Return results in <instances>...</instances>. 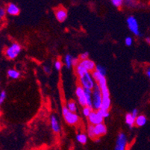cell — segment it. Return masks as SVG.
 Segmentation results:
<instances>
[{
    "label": "cell",
    "instance_id": "1",
    "mask_svg": "<svg viewBox=\"0 0 150 150\" xmlns=\"http://www.w3.org/2000/svg\"><path fill=\"white\" fill-rule=\"evenodd\" d=\"M93 92V109L95 110H98L102 108V94L101 91V88L99 84H96Z\"/></svg>",
    "mask_w": 150,
    "mask_h": 150
},
{
    "label": "cell",
    "instance_id": "2",
    "mask_svg": "<svg viewBox=\"0 0 150 150\" xmlns=\"http://www.w3.org/2000/svg\"><path fill=\"white\" fill-rule=\"evenodd\" d=\"M80 85H81L84 89L93 90L96 85V82L93 77L92 73L88 72L82 76L79 77Z\"/></svg>",
    "mask_w": 150,
    "mask_h": 150
},
{
    "label": "cell",
    "instance_id": "3",
    "mask_svg": "<svg viewBox=\"0 0 150 150\" xmlns=\"http://www.w3.org/2000/svg\"><path fill=\"white\" fill-rule=\"evenodd\" d=\"M62 114L64 120L69 125H73L79 122V117L76 114V112H72L67 106L62 108Z\"/></svg>",
    "mask_w": 150,
    "mask_h": 150
},
{
    "label": "cell",
    "instance_id": "4",
    "mask_svg": "<svg viewBox=\"0 0 150 150\" xmlns=\"http://www.w3.org/2000/svg\"><path fill=\"white\" fill-rule=\"evenodd\" d=\"M21 52V46L17 43H13L5 50V55L8 59H15Z\"/></svg>",
    "mask_w": 150,
    "mask_h": 150
},
{
    "label": "cell",
    "instance_id": "5",
    "mask_svg": "<svg viewBox=\"0 0 150 150\" xmlns=\"http://www.w3.org/2000/svg\"><path fill=\"white\" fill-rule=\"evenodd\" d=\"M126 23H127L129 29L132 31L134 35H136V36H140L138 23H137V20L135 17H132V16L129 17L127 18V20H126Z\"/></svg>",
    "mask_w": 150,
    "mask_h": 150
},
{
    "label": "cell",
    "instance_id": "6",
    "mask_svg": "<svg viewBox=\"0 0 150 150\" xmlns=\"http://www.w3.org/2000/svg\"><path fill=\"white\" fill-rule=\"evenodd\" d=\"M128 144L127 137L124 133H120L117 136L116 141L115 149L116 150H125L126 149Z\"/></svg>",
    "mask_w": 150,
    "mask_h": 150
},
{
    "label": "cell",
    "instance_id": "7",
    "mask_svg": "<svg viewBox=\"0 0 150 150\" xmlns=\"http://www.w3.org/2000/svg\"><path fill=\"white\" fill-rule=\"evenodd\" d=\"M76 95L80 105L84 107L87 105V100L85 96V89L81 85H79L76 89Z\"/></svg>",
    "mask_w": 150,
    "mask_h": 150
},
{
    "label": "cell",
    "instance_id": "8",
    "mask_svg": "<svg viewBox=\"0 0 150 150\" xmlns=\"http://www.w3.org/2000/svg\"><path fill=\"white\" fill-rule=\"evenodd\" d=\"M88 118L89 123L92 124V125H96V124L102 123V122H103V120H104V117H102L99 114L97 110H93V111L88 116Z\"/></svg>",
    "mask_w": 150,
    "mask_h": 150
},
{
    "label": "cell",
    "instance_id": "9",
    "mask_svg": "<svg viewBox=\"0 0 150 150\" xmlns=\"http://www.w3.org/2000/svg\"><path fill=\"white\" fill-rule=\"evenodd\" d=\"M92 75L94 80L96 81V84H99V87L107 85V80H106L105 75H102L101 73H98L96 70H94L93 72H92Z\"/></svg>",
    "mask_w": 150,
    "mask_h": 150
},
{
    "label": "cell",
    "instance_id": "10",
    "mask_svg": "<svg viewBox=\"0 0 150 150\" xmlns=\"http://www.w3.org/2000/svg\"><path fill=\"white\" fill-rule=\"evenodd\" d=\"M79 64H81L83 67H84L87 69L88 72H91V73L93 72L96 69V64L89 58H87V59L84 60H80Z\"/></svg>",
    "mask_w": 150,
    "mask_h": 150
},
{
    "label": "cell",
    "instance_id": "11",
    "mask_svg": "<svg viewBox=\"0 0 150 150\" xmlns=\"http://www.w3.org/2000/svg\"><path fill=\"white\" fill-rule=\"evenodd\" d=\"M94 132L96 134V136L97 137H100L101 136L105 135L107 133V128L106 125L103 122L102 123L94 125Z\"/></svg>",
    "mask_w": 150,
    "mask_h": 150
},
{
    "label": "cell",
    "instance_id": "12",
    "mask_svg": "<svg viewBox=\"0 0 150 150\" xmlns=\"http://www.w3.org/2000/svg\"><path fill=\"white\" fill-rule=\"evenodd\" d=\"M55 17L58 21L63 23L67 18V11L64 8H58L55 11Z\"/></svg>",
    "mask_w": 150,
    "mask_h": 150
},
{
    "label": "cell",
    "instance_id": "13",
    "mask_svg": "<svg viewBox=\"0 0 150 150\" xmlns=\"http://www.w3.org/2000/svg\"><path fill=\"white\" fill-rule=\"evenodd\" d=\"M6 11L11 16H17L20 13V9L17 5L13 3H10L7 6Z\"/></svg>",
    "mask_w": 150,
    "mask_h": 150
},
{
    "label": "cell",
    "instance_id": "14",
    "mask_svg": "<svg viewBox=\"0 0 150 150\" xmlns=\"http://www.w3.org/2000/svg\"><path fill=\"white\" fill-rule=\"evenodd\" d=\"M50 123H51V128L54 133H60L61 132V126L58 122V119L54 115H52L50 117Z\"/></svg>",
    "mask_w": 150,
    "mask_h": 150
},
{
    "label": "cell",
    "instance_id": "15",
    "mask_svg": "<svg viewBox=\"0 0 150 150\" xmlns=\"http://www.w3.org/2000/svg\"><path fill=\"white\" fill-rule=\"evenodd\" d=\"M136 117H134L132 113H129L125 115V123L127 124L130 128H132L135 125Z\"/></svg>",
    "mask_w": 150,
    "mask_h": 150
},
{
    "label": "cell",
    "instance_id": "16",
    "mask_svg": "<svg viewBox=\"0 0 150 150\" xmlns=\"http://www.w3.org/2000/svg\"><path fill=\"white\" fill-rule=\"evenodd\" d=\"M75 69H76V75H77L79 78L82 76L83 75H84L86 73H88V71L87 70V69H86L84 67H83L81 64H79V63L75 67Z\"/></svg>",
    "mask_w": 150,
    "mask_h": 150
},
{
    "label": "cell",
    "instance_id": "17",
    "mask_svg": "<svg viewBox=\"0 0 150 150\" xmlns=\"http://www.w3.org/2000/svg\"><path fill=\"white\" fill-rule=\"evenodd\" d=\"M147 122L146 117L144 115H138L136 117L135 120V125L137 127H142L146 125Z\"/></svg>",
    "mask_w": 150,
    "mask_h": 150
},
{
    "label": "cell",
    "instance_id": "18",
    "mask_svg": "<svg viewBox=\"0 0 150 150\" xmlns=\"http://www.w3.org/2000/svg\"><path fill=\"white\" fill-rule=\"evenodd\" d=\"M85 96L87 100V105L93 108V92L92 90L85 89Z\"/></svg>",
    "mask_w": 150,
    "mask_h": 150
},
{
    "label": "cell",
    "instance_id": "19",
    "mask_svg": "<svg viewBox=\"0 0 150 150\" xmlns=\"http://www.w3.org/2000/svg\"><path fill=\"white\" fill-rule=\"evenodd\" d=\"M110 105H111V101H110V97H102V108H101L105 109V110H108L110 108Z\"/></svg>",
    "mask_w": 150,
    "mask_h": 150
},
{
    "label": "cell",
    "instance_id": "20",
    "mask_svg": "<svg viewBox=\"0 0 150 150\" xmlns=\"http://www.w3.org/2000/svg\"><path fill=\"white\" fill-rule=\"evenodd\" d=\"M76 140L79 144L84 145L88 142V136L84 133H80L76 135Z\"/></svg>",
    "mask_w": 150,
    "mask_h": 150
},
{
    "label": "cell",
    "instance_id": "21",
    "mask_svg": "<svg viewBox=\"0 0 150 150\" xmlns=\"http://www.w3.org/2000/svg\"><path fill=\"white\" fill-rule=\"evenodd\" d=\"M88 137H90L92 140H96V138H98L96 136V134H95V132H94V125H92V124H90L88 127Z\"/></svg>",
    "mask_w": 150,
    "mask_h": 150
},
{
    "label": "cell",
    "instance_id": "22",
    "mask_svg": "<svg viewBox=\"0 0 150 150\" xmlns=\"http://www.w3.org/2000/svg\"><path fill=\"white\" fill-rule=\"evenodd\" d=\"M8 76L12 79H17L20 76V73L16 69H9L8 71Z\"/></svg>",
    "mask_w": 150,
    "mask_h": 150
},
{
    "label": "cell",
    "instance_id": "23",
    "mask_svg": "<svg viewBox=\"0 0 150 150\" xmlns=\"http://www.w3.org/2000/svg\"><path fill=\"white\" fill-rule=\"evenodd\" d=\"M73 58L70 54H67L64 58V64L67 68H70L73 67Z\"/></svg>",
    "mask_w": 150,
    "mask_h": 150
},
{
    "label": "cell",
    "instance_id": "24",
    "mask_svg": "<svg viewBox=\"0 0 150 150\" xmlns=\"http://www.w3.org/2000/svg\"><path fill=\"white\" fill-rule=\"evenodd\" d=\"M67 107L72 112H76L77 111V105H76V103L74 101H69V102H68L67 105Z\"/></svg>",
    "mask_w": 150,
    "mask_h": 150
},
{
    "label": "cell",
    "instance_id": "25",
    "mask_svg": "<svg viewBox=\"0 0 150 150\" xmlns=\"http://www.w3.org/2000/svg\"><path fill=\"white\" fill-rule=\"evenodd\" d=\"M101 91H102V97H110V91L107 85L100 87Z\"/></svg>",
    "mask_w": 150,
    "mask_h": 150
},
{
    "label": "cell",
    "instance_id": "26",
    "mask_svg": "<svg viewBox=\"0 0 150 150\" xmlns=\"http://www.w3.org/2000/svg\"><path fill=\"white\" fill-rule=\"evenodd\" d=\"M124 5L129 8H134L137 5V0H123Z\"/></svg>",
    "mask_w": 150,
    "mask_h": 150
},
{
    "label": "cell",
    "instance_id": "27",
    "mask_svg": "<svg viewBox=\"0 0 150 150\" xmlns=\"http://www.w3.org/2000/svg\"><path fill=\"white\" fill-rule=\"evenodd\" d=\"M93 110V109L91 107H89V106L88 105L84 106V107H83V110H82L83 114H84V117H88V116L91 114V113L92 112Z\"/></svg>",
    "mask_w": 150,
    "mask_h": 150
},
{
    "label": "cell",
    "instance_id": "28",
    "mask_svg": "<svg viewBox=\"0 0 150 150\" xmlns=\"http://www.w3.org/2000/svg\"><path fill=\"white\" fill-rule=\"evenodd\" d=\"M110 2L117 8H121L124 4L123 0H110Z\"/></svg>",
    "mask_w": 150,
    "mask_h": 150
},
{
    "label": "cell",
    "instance_id": "29",
    "mask_svg": "<svg viewBox=\"0 0 150 150\" xmlns=\"http://www.w3.org/2000/svg\"><path fill=\"white\" fill-rule=\"evenodd\" d=\"M99 114L102 116V117H104V118H106V117H109V110H105V109L103 108H100L99 110H97Z\"/></svg>",
    "mask_w": 150,
    "mask_h": 150
},
{
    "label": "cell",
    "instance_id": "30",
    "mask_svg": "<svg viewBox=\"0 0 150 150\" xmlns=\"http://www.w3.org/2000/svg\"><path fill=\"white\" fill-rule=\"evenodd\" d=\"M95 70L97 71L98 73H101V74L105 75V76L106 69H105V68L104 67H102V65H96V69H95Z\"/></svg>",
    "mask_w": 150,
    "mask_h": 150
},
{
    "label": "cell",
    "instance_id": "31",
    "mask_svg": "<svg viewBox=\"0 0 150 150\" xmlns=\"http://www.w3.org/2000/svg\"><path fill=\"white\" fill-rule=\"evenodd\" d=\"M54 66L56 70L60 71L61 69V68H62V62H61V61H59V60H57V61L54 62Z\"/></svg>",
    "mask_w": 150,
    "mask_h": 150
},
{
    "label": "cell",
    "instance_id": "32",
    "mask_svg": "<svg viewBox=\"0 0 150 150\" xmlns=\"http://www.w3.org/2000/svg\"><path fill=\"white\" fill-rule=\"evenodd\" d=\"M5 99H6V92L5 91H2L0 93V104H2Z\"/></svg>",
    "mask_w": 150,
    "mask_h": 150
},
{
    "label": "cell",
    "instance_id": "33",
    "mask_svg": "<svg viewBox=\"0 0 150 150\" xmlns=\"http://www.w3.org/2000/svg\"><path fill=\"white\" fill-rule=\"evenodd\" d=\"M125 43L127 46H131L133 43V40L131 37H127V38L125 39Z\"/></svg>",
    "mask_w": 150,
    "mask_h": 150
},
{
    "label": "cell",
    "instance_id": "34",
    "mask_svg": "<svg viewBox=\"0 0 150 150\" xmlns=\"http://www.w3.org/2000/svg\"><path fill=\"white\" fill-rule=\"evenodd\" d=\"M88 56H89V53H88V52H84V53H82V54H80L79 59L80 60L87 59V58H88Z\"/></svg>",
    "mask_w": 150,
    "mask_h": 150
},
{
    "label": "cell",
    "instance_id": "35",
    "mask_svg": "<svg viewBox=\"0 0 150 150\" xmlns=\"http://www.w3.org/2000/svg\"><path fill=\"white\" fill-rule=\"evenodd\" d=\"M6 10H5L4 8H1V9H0V17H1V18H3L5 16V14H6Z\"/></svg>",
    "mask_w": 150,
    "mask_h": 150
},
{
    "label": "cell",
    "instance_id": "36",
    "mask_svg": "<svg viewBox=\"0 0 150 150\" xmlns=\"http://www.w3.org/2000/svg\"><path fill=\"white\" fill-rule=\"evenodd\" d=\"M80 59L79 58H73V67H76V65L79 63Z\"/></svg>",
    "mask_w": 150,
    "mask_h": 150
},
{
    "label": "cell",
    "instance_id": "37",
    "mask_svg": "<svg viewBox=\"0 0 150 150\" xmlns=\"http://www.w3.org/2000/svg\"><path fill=\"white\" fill-rule=\"evenodd\" d=\"M43 69H44L45 73H46L47 74H50V73H51V69H50V68L48 66H44L43 67Z\"/></svg>",
    "mask_w": 150,
    "mask_h": 150
},
{
    "label": "cell",
    "instance_id": "38",
    "mask_svg": "<svg viewBox=\"0 0 150 150\" xmlns=\"http://www.w3.org/2000/svg\"><path fill=\"white\" fill-rule=\"evenodd\" d=\"M132 115H133L134 117H137V116H138V111H137V109H134V110H132Z\"/></svg>",
    "mask_w": 150,
    "mask_h": 150
},
{
    "label": "cell",
    "instance_id": "39",
    "mask_svg": "<svg viewBox=\"0 0 150 150\" xmlns=\"http://www.w3.org/2000/svg\"><path fill=\"white\" fill-rule=\"evenodd\" d=\"M146 75L150 80V67H149L146 69Z\"/></svg>",
    "mask_w": 150,
    "mask_h": 150
},
{
    "label": "cell",
    "instance_id": "40",
    "mask_svg": "<svg viewBox=\"0 0 150 150\" xmlns=\"http://www.w3.org/2000/svg\"><path fill=\"white\" fill-rule=\"evenodd\" d=\"M146 43H148L149 44H150V38H146Z\"/></svg>",
    "mask_w": 150,
    "mask_h": 150
}]
</instances>
